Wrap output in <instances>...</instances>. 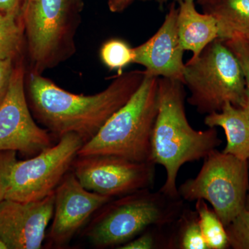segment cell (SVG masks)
I'll list each match as a JSON object with an SVG mask.
<instances>
[{"instance_id": "obj_30", "label": "cell", "mask_w": 249, "mask_h": 249, "mask_svg": "<svg viewBox=\"0 0 249 249\" xmlns=\"http://www.w3.org/2000/svg\"><path fill=\"white\" fill-rule=\"evenodd\" d=\"M0 249H7V247H6V245L3 243L2 241L0 240Z\"/></svg>"}, {"instance_id": "obj_1", "label": "cell", "mask_w": 249, "mask_h": 249, "mask_svg": "<svg viewBox=\"0 0 249 249\" xmlns=\"http://www.w3.org/2000/svg\"><path fill=\"white\" fill-rule=\"evenodd\" d=\"M145 76V70L123 72L106 89L85 96L69 92L42 74L30 73L28 95L34 116L49 132L58 138L76 134L85 143L129 101Z\"/></svg>"}, {"instance_id": "obj_6", "label": "cell", "mask_w": 249, "mask_h": 249, "mask_svg": "<svg viewBox=\"0 0 249 249\" xmlns=\"http://www.w3.org/2000/svg\"><path fill=\"white\" fill-rule=\"evenodd\" d=\"M79 0H26L21 12L31 73L42 74L76 52L79 25L73 4Z\"/></svg>"}, {"instance_id": "obj_24", "label": "cell", "mask_w": 249, "mask_h": 249, "mask_svg": "<svg viewBox=\"0 0 249 249\" xmlns=\"http://www.w3.org/2000/svg\"><path fill=\"white\" fill-rule=\"evenodd\" d=\"M17 160V152L0 151V203L6 199L11 170Z\"/></svg>"}, {"instance_id": "obj_26", "label": "cell", "mask_w": 249, "mask_h": 249, "mask_svg": "<svg viewBox=\"0 0 249 249\" xmlns=\"http://www.w3.org/2000/svg\"><path fill=\"white\" fill-rule=\"evenodd\" d=\"M26 0H0V11L4 14L14 15L20 18Z\"/></svg>"}, {"instance_id": "obj_16", "label": "cell", "mask_w": 249, "mask_h": 249, "mask_svg": "<svg viewBox=\"0 0 249 249\" xmlns=\"http://www.w3.org/2000/svg\"><path fill=\"white\" fill-rule=\"evenodd\" d=\"M201 6L215 18L219 39L249 42V0H212Z\"/></svg>"}, {"instance_id": "obj_20", "label": "cell", "mask_w": 249, "mask_h": 249, "mask_svg": "<svg viewBox=\"0 0 249 249\" xmlns=\"http://www.w3.org/2000/svg\"><path fill=\"white\" fill-rule=\"evenodd\" d=\"M100 55L103 64L110 70H116L118 75L121 74L126 67L134 63V48L120 39H111L105 42Z\"/></svg>"}, {"instance_id": "obj_17", "label": "cell", "mask_w": 249, "mask_h": 249, "mask_svg": "<svg viewBox=\"0 0 249 249\" xmlns=\"http://www.w3.org/2000/svg\"><path fill=\"white\" fill-rule=\"evenodd\" d=\"M172 249H209L205 242L196 211L185 209L174 223Z\"/></svg>"}, {"instance_id": "obj_19", "label": "cell", "mask_w": 249, "mask_h": 249, "mask_svg": "<svg viewBox=\"0 0 249 249\" xmlns=\"http://www.w3.org/2000/svg\"><path fill=\"white\" fill-rule=\"evenodd\" d=\"M24 29L20 18L0 11V60H14L20 53Z\"/></svg>"}, {"instance_id": "obj_23", "label": "cell", "mask_w": 249, "mask_h": 249, "mask_svg": "<svg viewBox=\"0 0 249 249\" xmlns=\"http://www.w3.org/2000/svg\"><path fill=\"white\" fill-rule=\"evenodd\" d=\"M224 42L231 49L242 67L247 89V100L243 109L249 114V42L241 40H227Z\"/></svg>"}, {"instance_id": "obj_18", "label": "cell", "mask_w": 249, "mask_h": 249, "mask_svg": "<svg viewBox=\"0 0 249 249\" xmlns=\"http://www.w3.org/2000/svg\"><path fill=\"white\" fill-rule=\"evenodd\" d=\"M196 211L205 242L209 249H227L230 247L227 229L214 210L206 201H196Z\"/></svg>"}, {"instance_id": "obj_27", "label": "cell", "mask_w": 249, "mask_h": 249, "mask_svg": "<svg viewBox=\"0 0 249 249\" xmlns=\"http://www.w3.org/2000/svg\"><path fill=\"white\" fill-rule=\"evenodd\" d=\"M134 0H108V6L111 12L120 13L124 11Z\"/></svg>"}, {"instance_id": "obj_25", "label": "cell", "mask_w": 249, "mask_h": 249, "mask_svg": "<svg viewBox=\"0 0 249 249\" xmlns=\"http://www.w3.org/2000/svg\"><path fill=\"white\" fill-rule=\"evenodd\" d=\"M14 60H0V106L4 102L9 91L11 78L14 72Z\"/></svg>"}, {"instance_id": "obj_11", "label": "cell", "mask_w": 249, "mask_h": 249, "mask_svg": "<svg viewBox=\"0 0 249 249\" xmlns=\"http://www.w3.org/2000/svg\"><path fill=\"white\" fill-rule=\"evenodd\" d=\"M55 192L40 200L0 203V240L7 249H40L54 213Z\"/></svg>"}, {"instance_id": "obj_13", "label": "cell", "mask_w": 249, "mask_h": 249, "mask_svg": "<svg viewBox=\"0 0 249 249\" xmlns=\"http://www.w3.org/2000/svg\"><path fill=\"white\" fill-rule=\"evenodd\" d=\"M178 14L176 2H172L159 30L146 42L134 47V63L145 67L150 76L183 83L185 51L178 38Z\"/></svg>"}, {"instance_id": "obj_5", "label": "cell", "mask_w": 249, "mask_h": 249, "mask_svg": "<svg viewBox=\"0 0 249 249\" xmlns=\"http://www.w3.org/2000/svg\"><path fill=\"white\" fill-rule=\"evenodd\" d=\"M183 85L190 91L188 103L199 114L217 112L227 103L245 107L247 89L242 67L220 39L209 44L197 58L186 62Z\"/></svg>"}, {"instance_id": "obj_2", "label": "cell", "mask_w": 249, "mask_h": 249, "mask_svg": "<svg viewBox=\"0 0 249 249\" xmlns=\"http://www.w3.org/2000/svg\"><path fill=\"white\" fill-rule=\"evenodd\" d=\"M185 85L159 78L158 111L151 137V160L164 168L166 177L160 191L180 197L177 186L182 165L203 160L222 143L214 127L196 130L187 119Z\"/></svg>"}, {"instance_id": "obj_7", "label": "cell", "mask_w": 249, "mask_h": 249, "mask_svg": "<svg viewBox=\"0 0 249 249\" xmlns=\"http://www.w3.org/2000/svg\"><path fill=\"white\" fill-rule=\"evenodd\" d=\"M196 178L178 188L185 201L203 199L212 206L227 227L246 209L249 188V160H242L217 149L204 159Z\"/></svg>"}, {"instance_id": "obj_4", "label": "cell", "mask_w": 249, "mask_h": 249, "mask_svg": "<svg viewBox=\"0 0 249 249\" xmlns=\"http://www.w3.org/2000/svg\"><path fill=\"white\" fill-rule=\"evenodd\" d=\"M158 77L145 72L138 89L85 142L78 157L112 155L132 161L152 162L151 137L158 111Z\"/></svg>"}, {"instance_id": "obj_21", "label": "cell", "mask_w": 249, "mask_h": 249, "mask_svg": "<svg viewBox=\"0 0 249 249\" xmlns=\"http://www.w3.org/2000/svg\"><path fill=\"white\" fill-rule=\"evenodd\" d=\"M164 229H166V228H150L137 237H134L132 240L118 247L117 249H172L171 234L168 236L164 235L163 231H162Z\"/></svg>"}, {"instance_id": "obj_12", "label": "cell", "mask_w": 249, "mask_h": 249, "mask_svg": "<svg viewBox=\"0 0 249 249\" xmlns=\"http://www.w3.org/2000/svg\"><path fill=\"white\" fill-rule=\"evenodd\" d=\"M113 199L88 191L73 172L67 173L55 191L51 243L58 247L66 245L95 212Z\"/></svg>"}, {"instance_id": "obj_31", "label": "cell", "mask_w": 249, "mask_h": 249, "mask_svg": "<svg viewBox=\"0 0 249 249\" xmlns=\"http://www.w3.org/2000/svg\"><path fill=\"white\" fill-rule=\"evenodd\" d=\"M246 209L249 210V194L247 196V204H246Z\"/></svg>"}, {"instance_id": "obj_14", "label": "cell", "mask_w": 249, "mask_h": 249, "mask_svg": "<svg viewBox=\"0 0 249 249\" xmlns=\"http://www.w3.org/2000/svg\"><path fill=\"white\" fill-rule=\"evenodd\" d=\"M196 2V0H180L177 18L178 38L185 52L193 53L191 60L197 58L209 44L219 39L215 18L207 13H199Z\"/></svg>"}, {"instance_id": "obj_10", "label": "cell", "mask_w": 249, "mask_h": 249, "mask_svg": "<svg viewBox=\"0 0 249 249\" xmlns=\"http://www.w3.org/2000/svg\"><path fill=\"white\" fill-rule=\"evenodd\" d=\"M24 67H14L9 91L0 106V151L12 150L37 155L52 145L47 129L33 119L24 89Z\"/></svg>"}, {"instance_id": "obj_29", "label": "cell", "mask_w": 249, "mask_h": 249, "mask_svg": "<svg viewBox=\"0 0 249 249\" xmlns=\"http://www.w3.org/2000/svg\"><path fill=\"white\" fill-rule=\"evenodd\" d=\"M212 1V0H196V3L200 5V6H202L206 3L209 2V1Z\"/></svg>"}, {"instance_id": "obj_9", "label": "cell", "mask_w": 249, "mask_h": 249, "mask_svg": "<svg viewBox=\"0 0 249 249\" xmlns=\"http://www.w3.org/2000/svg\"><path fill=\"white\" fill-rule=\"evenodd\" d=\"M156 165L152 162H135L112 155L78 157L71 168L85 189L111 196H121L152 188Z\"/></svg>"}, {"instance_id": "obj_3", "label": "cell", "mask_w": 249, "mask_h": 249, "mask_svg": "<svg viewBox=\"0 0 249 249\" xmlns=\"http://www.w3.org/2000/svg\"><path fill=\"white\" fill-rule=\"evenodd\" d=\"M184 202L151 188L119 196L99 209L85 236L97 248L121 247L150 228L173 226L186 209Z\"/></svg>"}, {"instance_id": "obj_22", "label": "cell", "mask_w": 249, "mask_h": 249, "mask_svg": "<svg viewBox=\"0 0 249 249\" xmlns=\"http://www.w3.org/2000/svg\"><path fill=\"white\" fill-rule=\"evenodd\" d=\"M226 229L231 247L249 249V210H243Z\"/></svg>"}, {"instance_id": "obj_15", "label": "cell", "mask_w": 249, "mask_h": 249, "mask_svg": "<svg viewBox=\"0 0 249 249\" xmlns=\"http://www.w3.org/2000/svg\"><path fill=\"white\" fill-rule=\"evenodd\" d=\"M204 124L209 127L224 129L227 145L223 152L249 160V114L245 109L226 103L222 110L206 115Z\"/></svg>"}, {"instance_id": "obj_28", "label": "cell", "mask_w": 249, "mask_h": 249, "mask_svg": "<svg viewBox=\"0 0 249 249\" xmlns=\"http://www.w3.org/2000/svg\"><path fill=\"white\" fill-rule=\"evenodd\" d=\"M142 1H150V0H142ZM156 2L158 3L160 6H162L163 5L167 4V3L172 1V2H178L180 0H155Z\"/></svg>"}, {"instance_id": "obj_8", "label": "cell", "mask_w": 249, "mask_h": 249, "mask_svg": "<svg viewBox=\"0 0 249 249\" xmlns=\"http://www.w3.org/2000/svg\"><path fill=\"white\" fill-rule=\"evenodd\" d=\"M84 144L78 134H66L55 145L32 158L17 160L11 170L6 199L29 202L53 193Z\"/></svg>"}]
</instances>
